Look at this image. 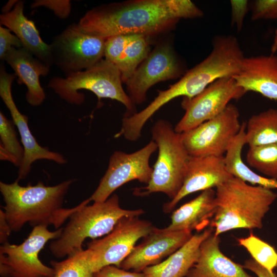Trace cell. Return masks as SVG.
Here are the masks:
<instances>
[{"label":"cell","mask_w":277,"mask_h":277,"mask_svg":"<svg viewBox=\"0 0 277 277\" xmlns=\"http://www.w3.org/2000/svg\"><path fill=\"white\" fill-rule=\"evenodd\" d=\"M12 230L6 220L4 211L0 210V242L2 244L8 242Z\"/></svg>","instance_id":"d590c367"},{"label":"cell","mask_w":277,"mask_h":277,"mask_svg":"<svg viewBox=\"0 0 277 277\" xmlns=\"http://www.w3.org/2000/svg\"><path fill=\"white\" fill-rule=\"evenodd\" d=\"M89 202L87 199L77 205L60 236L50 243V250L56 258L68 256L83 250V243L86 239L107 235L122 218L139 216L144 212L142 209L122 208L115 194L104 202L88 205Z\"/></svg>","instance_id":"277c9868"},{"label":"cell","mask_w":277,"mask_h":277,"mask_svg":"<svg viewBox=\"0 0 277 277\" xmlns=\"http://www.w3.org/2000/svg\"><path fill=\"white\" fill-rule=\"evenodd\" d=\"M248 1H230L231 6V24L240 31L248 8Z\"/></svg>","instance_id":"d6a6232c"},{"label":"cell","mask_w":277,"mask_h":277,"mask_svg":"<svg viewBox=\"0 0 277 277\" xmlns=\"http://www.w3.org/2000/svg\"><path fill=\"white\" fill-rule=\"evenodd\" d=\"M14 123L0 112V158L18 167L23 162L24 150L17 137Z\"/></svg>","instance_id":"4316f807"},{"label":"cell","mask_w":277,"mask_h":277,"mask_svg":"<svg viewBox=\"0 0 277 277\" xmlns=\"http://www.w3.org/2000/svg\"><path fill=\"white\" fill-rule=\"evenodd\" d=\"M23 47L19 39L13 34L11 31L7 28L0 26V58L4 60L6 54L13 48H19Z\"/></svg>","instance_id":"1f68e13d"},{"label":"cell","mask_w":277,"mask_h":277,"mask_svg":"<svg viewBox=\"0 0 277 277\" xmlns=\"http://www.w3.org/2000/svg\"><path fill=\"white\" fill-rule=\"evenodd\" d=\"M182 68L171 45L158 44L149 52L126 83L128 94L134 105L144 103L148 90L156 83L177 78Z\"/></svg>","instance_id":"4fadbf2b"},{"label":"cell","mask_w":277,"mask_h":277,"mask_svg":"<svg viewBox=\"0 0 277 277\" xmlns=\"http://www.w3.org/2000/svg\"><path fill=\"white\" fill-rule=\"evenodd\" d=\"M151 141L141 149L131 153L115 151L111 155L108 168L97 188L88 198L89 202H102L121 186L133 180L148 184L153 168L149 165L152 154L157 150Z\"/></svg>","instance_id":"8fae6325"},{"label":"cell","mask_w":277,"mask_h":277,"mask_svg":"<svg viewBox=\"0 0 277 277\" xmlns=\"http://www.w3.org/2000/svg\"><path fill=\"white\" fill-rule=\"evenodd\" d=\"M246 123H242L240 131L230 144L224 156L227 170L232 176L246 183L270 189H277V180L259 175L250 169L242 159V149L246 144Z\"/></svg>","instance_id":"603a6c76"},{"label":"cell","mask_w":277,"mask_h":277,"mask_svg":"<svg viewBox=\"0 0 277 277\" xmlns=\"http://www.w3.org/2000/svg\"><path fill=\"white\" fill-rule=\"evenodd\" d=\"M245 141L249 147L277 144V109L269 108L252 115L246 123Z\"/></svg>","instance_id":"cb8c5ba5"},{"label":"cell","mask_w":277,"mask_h":277,"mask_svg":"<svg viewBox=\"0 0 277 277\" xmlns=\"http://www.w3.org/2000/svg\"><path fill=\"white\" fill-rule=\"evenodd\" d=\"M192 235L190 231H172L154 227L143 242L134 247L120 267L143 272L147 267L161 263L163 259L173 253Z\"/></svg>","instance_id":"9a60e30c"},{"label":"cell","mask_w":277,"mask_h":277,"mask_svg":"<svg viewBox=\"0 0 277 277\" xmlns=\"http://www.w3.org/2000/svg\"><path fill=\"white\" fill-rule=\"evenodd\" d=\"M246 159L248 166L267 177L277 180V144L250 147Z\"/></svg>","instance_id":"83f0119b"},{"label":"cell","mask_w":277,"mask_h":277,"mask_svg":"<svg viewBox=\"0 0 277 277\" xmlns=\"http://www.w3.org/2000/svg\"><path fill=\"white\" fill-rule=\"evenodd\" d=\"M220 242L213 233L202 242L198 260L186 277H255L224 255Z\"/></svg>","instance_id":"d6986e66"},{"label":"cell","mask_w":277,"mask_h":277,"mask_svg":"<svg viewBox=\"0 0 277 277\" xmlns=\"http://www.w3.org/2000/svg\"><path fill=\"white\" fill-rule=\"evenodd\" d=\"M149 36L134 34L122 53L115 66L121 74L123 83H126L138 66L149 53Z\"/></svg>","instance_id":"d4e9b609"},{"label":"cell","mask_w":277,"mask_h":277,"mask_svg":"<svg viewBox=\"0 0 277 277\" xmlns=\"http://www.w3.org/2000/svg\"><path fill=\"white\" fill-rule=\"evenodd\" d=\"M44 7L53 11L57 17L67 18L71 10V4L69 0H37L31 5V8Z\"/></svg>","instance_id":"4dcf8cb0"},{"label":"cell","mask_w":277,"mask_h":277,"mask_svg":"<svg viewBox=\"0 0 277 277\" xmlns=\"http://www.w3.org/2000/svg\"><path fill=\"white\" fill-rule=\"evenodd\" d=\"M232 176L226 167L224 156H190L182 186L177 195L164 204L166 213L190 194L217 187Z\"/></svg>","instance_id":"2e32d148"},{"label":"cell","mask_w":277,"mask_h":277,"mask_svg":"<svg viewBox=\"0 0 277 277\" xmlns=\"http://www.w3.org/2000/svg\"><path fill=\"white\" fill-rule=\"evenodd\" d=\"M94 277H145V275L143 272H131L114 265H109L94 273Z\"/></svg>","instance_id":"836d02e7"},{"label":"cell","mask_w":277,"mask_h":277,"mask_svg":"<svg viewBox=\"0 0 277 277\" xmlns=\"http://www.w3.org/2000/svg\"><path fill=\"white\" fill-rule=\"evenodd\" d=\"M277 198L272 189L232 177L216 188L214 215L210 226L215 236L236 229H261Z\"/></svg>","instance_id":"3957f363"},{"label":"cell","mask_w":277,"mask_h":277,"mask_svg":"<svg viewBox=\"0 0 277 277\" xmlns=\"http://www.w3.org/2000/svg\"><path fill=\"white\" fill-rule=\"evenodd\" d=\"M251 19H277V0H256L252 7Z\"/></svg>","instance_id":"f546056e"},{"label":"cell","mask_w":277,"mask_h":277,"mask_svg":"<svg viewBox=\"0 0 277 277\" xmlns=\"http://www.w3.org/2000/svg\"><path fill=\"white\" fill-rule=\"evenodd\" d=\"M216 209L215 191H202L195 198L173 211L171 223L166 227L172 231H200L210 224Z\"/></svg>","instance_id":"7402d4cb"},{"label":"cell","mask_w":277,"mask_h":277,"mask_svg":"<svg viewBox=\"0 0 277 277\" xmlns=\"http://www.w3.org/2000/svg\"><path fill=\"white\" fill-rule=\"evenodd\" d=\"M239 245L243 247L252 259L271 272L277 267V252L273 247L252 233L244 238L237 239Z\"/></svg>","instance_id":"f1b7e54d"},{"label":"cell","mask_w":277,"mask_h":277,"mask_svg":"<svg viewBox=\"0 0 277 277\" xmlns=\"http://www.w3.org/2000/svg\"><path fill=\"white\" fill-rule=\"evenodd\" d=\"M24 8V1H17L10 11L1 14V26L12 31L23 48L50 67L52 65L50 45L43 41L34 22L25 15Z\"/></svg>","instance_id":"ffe728a7"},{"label":"cell","mask_w":277,"mask_h":277,"mask_svg":"<svg viewBox=\"0 0 277 277\" xmlns=\"http://www.w3.org/2000/svg\"><path fill=\"white\" fill-rule=\"evenodd\" d=\"M276 50H277V31L276 32L275 36L274 39V42L272 46V49H271L272 53L274 54Z\"/></svg>","instance_id":"8d00e7d4"},{"label":"cell","mask_w":277,"mask_h":277,"mask_svg":"<svg viewBox=\"0 0 277 277\" xmlns=\"http://www.w3.org/2000/svg\"><path fill=\"white\" fill-rule=\"evenodd\" d=\"M213 233V229L204 230L192 237L181 248L161 263L146 268L145 277H184L196 263L202 242Z\"/></svg>","instance_id":"44dd1931"},{"label":"cell","mask_w":277,"mask_h":277,"mask_svg":"<svg viewBox=\"0 0 277 277\" xmlns=\"http://www.w3.org/2000/svg\"><path fill=\"white\" fill-rule=\"evenodd\" d=\"M63 229L50 231L47 226H36L21 244L8 242L2 244L0 247L1 276L53 277V268L42 263L39 253L49 241L60 236Z\"/></svg>","instance_id":"52a82bcc"},{"label":"cell","mask_w":277,"mask_h":277,"mask_svg":"<svg viewBox=\"0 0 277 277\" xmlns=\"http://www.w3.org/2000/svg\"><path fill=\"white\" fill-rule=\"evenodd\" d=\"M246 92L232 76L220 78L192 98H184L185 112L174 128L179 133L191 130L220 114L232 100H238Z\"/></svg>","instance_id":"7c38bea8"},{"label":"cell","mask_w":277,"mask_h":277,"mask_svg":"<svg viewBox=\"0 0 277 277\" xmlns=\"http://www.w3.org/2000/svg\"><path fill=\"white\" fill-rule=\"evenodd\" d=\"M105 41L83 32L78 24H71L50 44L52 65L66 75L86 70L103 58Z\"/></svg>","instance_id":"ba28073f"},{"label":"cell","mask_w":277,"mask_h":277,"mask_svg":"<svg viewBox=\"0 0 277 277\" xmlns=\"http://www.w3.org/2000/svg\"><path fill=\"white\" fill-rule=\"evenodd\" d=\"M16 77L15 73H8L3 64L0 68V96L10 111L13 122L18 130L24 150V157L18 171L17 180L24 179L30 171L32 164L38 160H47L63 164L66 160L60 153L41 146L31 132L28 117L21 113L13 100L11 87Z\"/></svg>","instance_id":"5bb4252c"},{"label":"cell","mask_w":277,"mask_h":277,"mask_svg":"<svg viewBox=\"0 0 277 277\" xmlns=\"http://www.w3.org/2000/svg\"><path fill=\"white\" fill-rule=\"evenodd\" d=\"M74 181H65L53 186L42 182L26 186H21L17 180L10 184L1 182L0 191L5 204L3 208L12 231L20 230L26 223L33 227L51 224L55 229L61 228L78 208L62 207Z\"/></svg>","instance_id":"7a4b0ae2"},{"label":"cell","mask_w":277,"mask_h":277,"mask_svg":"<svg viewBox=\"0 0 277 277\" xmlns=\"http://www.w3.org/2000/svg\"><path fill=\"white\" fill-rule=\"evenodd\" d=\"M152 140L159 150L151 177L146 186L136 188L135 195L146 196L162 192L173 199L180 191L186 173L190 156L168 121L160 120L151 129Z\"/></svg>","instance_id":"5b68a950"},{"label":"cell","mask_w":277,"mask_h":277,"mask_svg":"<svg viewBox=\"0 0 277 277\" xmlns=\"http://www.w3.org/2000/svg\"><path fill=\"white\" fill-rule=\"evenodd\" d=\"M121 74L111 62L103 58L93 66L83 71L72 73L63 78L55 76L48 83L61 98L69 103L80 105L85 101V95L78 90L85 89L93 93L99 100L103 98L116 100L126 108L128 113L136 112L135 105L122 86Z\"/></svg>","instance_id":"8992f818"},{"label":"cell","mask_w":277,"mask_h":277,"mask_svg":"<svg viewBox=\"0 0 277 277\" xmlns=\"http://www.w3.org/2000/svg\"><path fill=\"white\" fill-rule=\"evenodd\" d=\"M232 77L246 92L253 91L277 101V56L274 54L244 57L239 72Z\"/></svg>","instance_id":"e0dca14e"},{"label":"cell","mask_w":277,"mask_h":277,"mask_svg":"<svg viewBox=\"0 0 277 277\" xmlns=\"http://www.w3.org/2000/svg\"><path fill=\"white\" fill-rule=\"evenodd\" d=\"M91 251L87 248L68 256L60 262L51 261L53 277H94L91 268Z\"/></svg>","instance_id":"484cf974"},{"label":"cell","mask_w":277,"mask_h":277,"mask_svg":"<svg viewBox=\"0 0 277 277\" xmlns=\"http://www.w3.org/2000/svg\"><path fill=\"white\" fill-rule=\"evenodd\" d=\"M238 108L229 104L220 114L181 133L190 156H224L241 128Z\"/></svg>","instance_id":"9c48e42d"},{"label":"cell","mask_w":277,"mask_h":277,"mask_svg":"<svg viewBox=\"0 0 277 277\" xmlns=\"http://www.w3.org/2000/svg\"><path fill=\"white\" fill-rule=\"evenodd\" d=\"M243 266L253 272L257 277H277L275 273L265 268L252 258L247 260Z\"/></svg>","instance_id":"e575fe53"},{"label":"cell","mask_w":277,"mask_h":277,"mask_svg":"<svg viewBox=\"0 0 277 277\" xmlns=\"http://www.w3.org/2000/svg\"><path fill=\"white\" fill-rule=\"evenodd\" d=\"M5 61L17 76V82L27 89V102L32 106H38L46 98L39 81L41 76H46L50 67L35 57L23 47L12 48L5 55Z\"/></svg>","instance_id":"ac0fdd59"},{"label":"cell","mask_w":277,"mask_h":277,"mask_svg":"<svg viewBox=\"0 0 277 277\" xmlns=\"http://www.w3.org/2000/svg\"><path fill=\"white\" fill-rule=\"evenodd\" d=\"M138 217L122 218L105 236L87 243L91 251V268L94 273L109 265L120 267L136 242L152 230L154 226L150 222Z\"/></svg>","instance_id":"30bf717a"},{"label":"cell","mask_w":277,"mask_h":277,"mask_svg":"<svg viewBox=\"0 0 277 277\" xmlns=\"http://www.w3.org/2000/svg\"><path fill=\"white\" fill-rule=\"evenodd\" d=\"M203 15L189 0H133L95 7L78 25L83 32L105 39L130 34L150 37L170 29L180 19Z\"/></svg>","instance_id":"6da1fadb"}]
</instances>
